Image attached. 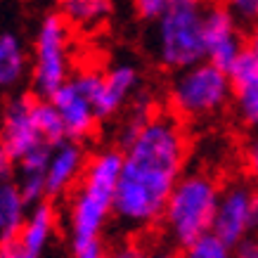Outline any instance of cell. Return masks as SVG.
<instances>
[{"mask_svg":"<svg viewBox=\"0 0 258 258\" xmlns=\"http://www.w3.org/2000/svg\"><path fill=\"white\" fill-rule=\"evenodd\" d=\"M123 166L114 218L125 230H147L164 218L166 202L185 173L189 138L175 114H152L133 138L121 142Z\"/></svg>","mask_w":258,"mask_h":258,"instance_id":"obj_1","label":"cell"},{"mask_svg":"<svg viewBox=\"0 0 258 258\" xmlns=\"http://www.w3.org/2000/svg\"><path fill=\"white\" fill-rule=\"evenodd\" d=\"M123 166L121 149H100L88 159L83 178L71 189L67 204V232L71 256L100 258L104 251L102 232L114 218L116 187Z\"/></svg>","mask_w":258,"mask_h":258,"instance_id":"obj_2","label":"cell"},{"mask_svg":"<svg viewBox=\"0 0 258 258\" xmlns=\"http://www.w3.org/2000/svg\"><path fill=\"white\" fill-rule=\"evenodd\" d=\"M220 185L206 171H185L175 182L161 225L173 246L187 249L197 237L213 230L216 209L220 199Z\"/></svg>","mask_w":258,"mask_h":258,"instance_id":"obj_3","label":"cell"},{"mask_svg":"<svg viewBox=\"0 0 258 258\" xmlns=\"http://www.w3.org/2000/svg\"><path fill=\"white\" fill-rule=\"evenodd\" d=\"M232 102L230 71L211 59L175 71L168 88V107L182 121H206L218 116Z\"/></svg>","mask_w":258,"mask_h":258,"instance_id":"obj_4","label":"cell"},{"mask_svg":"<svg viewBox=\"0 0 258 258\" xmlns=\"http://www.w3.org/2000/svg\"><path fill=\"white\" fill-rule=\"evenodd\" d=\"M204 8V0H175L171 10L154 22L152 50L164 69L180 71L206 59Z\"/></svg>","mask_w":258,"mask_h":258,"instance_id":"obj_5","label":"cell"},{"mask_svg":"<svg viewBox=\"0 0 258 258\" xmlns=\"http://www.w3.org/2000/svg\"><path fill=\"white\" fill-rule=\"evenodd\" d=\"M71 29L59 12H50L38 24L33 38L31 93L38 97H52L57 88L71 76Z\"/></svg>","mask_w":258,"mask_h":258,"instance_id":"obj_6","label":"cell"},{"mask_svg":"<svg viewBox=\"0 0 258 258\" xmlns=\"http://www.w3.org/2000/svg\"><path fill=\"white\" fill-rule=\"evenodd\" d=\"M102 83V74L95 69H79L67 83L57 88L50 100L55 102L67 125V135L74 140H86L95 133L97 121H102L95 107V95Z\"/></svg>","mask_w":258,"mask_h":258,"instance_id":"obj_7","label":"cell"},{"mask_svg":"<svg viewBox=\"0 0 258 258\" xmlns=\"http://www.w3.org/2000/svg\"><path fill=\"white\" fill-rule=\"evenodd\" d=\"M256 199L258 189L244 180H235L220 189L213 232H218L232 249L256 230Z\"/></svg>","mask_w":258,"mask_h":258,"instance_id":"obj_8","label":"cell"},{"mask_svg":"<svg viewBox=\"0 0 258 258\" xmlns=\"http://www.w3.org/2000/svg\"><path fill=\"white\" fill-rule=\"evenodd\" d=\"M204 40H206V59H211L223 69H230L246 50L242 24L223 3H211L204 8Z\"/></svg>","mask_w":258,"mask_h":258,"instance_id":"obj_9","label":"cell"},{"mask_svg":"<svg viewBox=\"0 0 258 258\" xmlns=\"http://www.w3.org/2000/svg\"><path fill=\"white\" fill-rule=\"evenodd\" d=\"M33 104H36L33 93L15 95L5 102L3 114H0V142L5 145L15 161L45 142L38 131L36 116H33Z\"/></svg>","mask_w":258,"mask_h":258,"instance_id":"obj_10","label":"cell"},{"mask_svg":"<svg viewBox=\"0 0 258 258\" xmlns=\"http://www.w3.org/2000/svg\"><path fill=\"white\" fill-rule=\"evenodd\" d=\"M88 166L86 149L81 140H67L52 145L50 164H47V199H62L79 185Z\"/></svg>","mask_w":258,"mask_h":258,"instance_id":"obj_11","label":"cell"},{"mask_svg":"<svg viewBox=\"0 0 258 258\" xmlns=\"http://www.w3.org/2000/svg\"><path fill=\"white\" fill-rule=\"evenodd\" d=\"M227 71L232 81V109L237 121L246 131L258 133V57L244 50Z\"/></svg>","mask_w":258,"mask_h":258,"instance_id":"obj_12","label":"cell"},{"mask_svg":"<svg viewBox=\"0 0 258 258\" xmlns=\"http://www.w3.org/2000/svg\"><path fill=\"white\" fill-rule=\"evenodd\" d=\"M140 86V74L133 64H116L102 74V83L95 95L100 118H114L133 102Z\"/></svg>","mask_w":258,"mask_h":258,"instance_id":"obj_13","label":"cell"},{"mask_svg":"<svg viewBox=\"0 0 258 258\" xmlns=\"http://www.w3.org/2000/svg\"><path fill=\"white\" fill-rule=\"evenodd\" d=\"M57 232V211L50 202H38L33 204L26 220H24L22 230H19V249H22V258H40L47 251V246L52 244Z\"/></svg>","mask_w":258,"mask_h":258,"instance_id":"obj_14","label":"cell"},{"mask_svg":"<svg viewBox=\"0 0 258 258\" xmlns=\"http://www.w3.org/2000/svg\"><path fill=\"white\" fill-rule=\"evenodd\" d=\"M52 145L43 142L31 152L15 161V182L22 189L24 199L31 204H38L47 199V164H50Z\"/></svg>","mask_w":258,"mask_h":258,"instance_id":"obj_15","label":"cell"},{"mask_svg":"<svg viewBox=\"0 0 258 258\" xmlns=\"http://www.w3.org/2000/svg\"><path fill=\"white\" fill-rule=\"evenodd\" d=\"M59 15L74 31L93 33L109 22L114 0H59Z\"/></svg>","mask_w":258,"mask_h":258,"instance_id":"obj_16","label":"cell"},{"mask_svg":"<svg viewBox=\"0 0 258 258\" xmlns=\"http://www.w3.org/2000/svg\"><path fill=\"white\" fill-rule=\"evenodd\" d=\"M29 74L31 64L22 38L12 31H0V90H15Z\"/></svg>","mask_w":258,"mask_h":258,"instance_id":"obj_17","label":"cell"},{"mask_svg":"<svg viewBox=\"0 0 258 258\" xmlns=\"http://www.w3.org/2000/svg\"><path fill=\"white\" fill-rule=\"evenodd\" d=\"M31 204L24 199L15 178L0 182V246L19 237Z\"/></svg>","mask_w":258,"mask_h":258,"instance_id":"obj_18","label":"cell"},{"mask_svg":"<svg viewBox=\"0 0 258 258\" xmlns=\"http://www.w3.org/2000/svg\"><path fill=\"white\" fill-rule=\"evenodd\" d=\"M33 116H36V123H38V131L43 135V140L50 142V145H57V142L67 140V125H64V118L59 114V109L55 107V102L50 97H38L36 95V104H33Z\"/></svg>","mask_w":258,"mask_h":258,"instance_id":"obj_19","label":"cell"},{"mask_svg":"<svg viewBox=\"0 0 258 258\" xmlns=\"http://www.w3.org/2000/svg\"><path fill=\"white\" fill-rule=\"evenodd\" d=\"M189 258H227L232 253V246L218 235V232H204L202 237H197L195 242L185 249Z\"/></svg>","mask_w":258,"mask_h":258,"instance_id":"obj_20","label":"cell"},{"mask_svg":"<svg viewBox=\"0 0 258 258\" xmlns=\"http://www.w3.org/2000/svg\"><path fill=\"white\" fill-rule=\"evenodd\" d=\"M173 3L175 0H133V10L142 22L154 24L171 10Z\"/></svg>","mask_w":258,"mask_h":258,"instance_id":"obj_21","label":"cell"},{"mask_svg":"<svg viewBox=\"0 0 258 258\" xmlns=\"http://www.w3.org/2000/svg\"><path fill=\"white\" fill-rule=\"evenodd\" d=\"M223 5H225L235 19L242 26H253L258 24V0H223Z\"/></svg>","mask_w":258,"mask_h":258,"instance_id":"obj_22","label":"cell"},{"mask_svg":"<svg viewBox=\"0 0 258 258\" xmlns=\"http://www.w3.org/2000/svg\"><path fill=\"white\" fill-rule=\"evenodd\" d=\"M244 168H246V175L251 178V182L258 187V133L244 147Z\"/></svg>","mask_w":258,"mask_h":258,"instance_id":"obj_23","label":"cell"},{"mask_svg":"<svg viewBox=\"0 0 258 258\" xmlns=\"http://www.w3.org/2000/svg\"><path fill=\"white\" fill-rule=\"evenodd\" d=\"M15 178V159L10 157V152L5 149V145L0 142V182L3 180Z\"/></svg>","mask_w":258,"mask_h":258,"instance_id":"obj_24","label":"cell"},{"mask_svg":"<svg viewBox=\"0 0 258 258\" xmlns=\"http://www.w3.org/2000/svg\"><path fill=\"white\" fill-rule=\"evenodd\" d=\"M237 256H242V258H258V237L249 235L242 244H237Z\"/></svg>","mask_w":258,"mask_h":258,"instance_id":"obj_25","label":"cell"},{"mask_svg":"<svg viewBox=\"0 0 258 258\" xmlns=\"http://www.w3.org/2000/svg\"><path fill=\"white\" fill-rule=\"evenodd\" d=\"M246 50H249L253 57H258V24H253L249 29V36H246Z\"/></svg>","mask_w":258,"mask_h":258,"instance_id":"obj_26","label":"cell"},{"mask_svg":"<svg viewBox=\"0 0 258 258\" xmlns=\"http://www.w3.org/2000/svg\"><path fill=\"white\" fill-rule=\"evenodd\" d=\"M256 230H258V199H256Z\"/></svg>","mask_w":258,"mask_h":258,"instance_id":"obj_27","label":"cell"}]
</instances>
